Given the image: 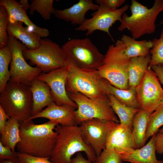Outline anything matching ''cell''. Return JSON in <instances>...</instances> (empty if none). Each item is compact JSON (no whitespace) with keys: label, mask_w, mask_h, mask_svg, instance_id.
Returning <instances> with one entry per match:
<instances>
[{"label":"cell","mask_w":163,"mask_h":163,"mask_svg":"<svg viewBox=\"0 0 163 163\" xmlns=\"http://www.w3.org/2000/svg\"></svg>","instance_id":"cell-46"},{"label":"cell","mask_w":163,"mask_h":163,"mask_svg":"<svg viewBox=\"0 0 163 163\" xmlns=\"http://www.w3.org/2000/svg\"><path fill=\"white\" fill-rule=\"evenodd\" d=\"M72 163H92L88 160L86 159L81 152H78L75 157L72 159Z\"/></svg>","instance_id":"cell-41"},{"label":"cell","mask_w":163,"mask_h":163,"mask_svg":"<svg viewBox=\"0 0 163 163\" xmlns=\"http://www.w3.org/2000/svg\"><path fill=\"white\" fill-rule=\"evenodd\" d=\"M12 59V54L10 47L7 45L0 49V92L5 89L10 81L11 74L8 66Z\"/></svg>","instance_id":"cell-27"},{"label":"cell","mask_w":163,"mask_h":163,"mask_svg":"<svg viewBox=\"0 0 163 163\" xmlns=\"http://www.w3.org/2000/svg\"><path fill=\"white\" fill-rule=\"evenodd\" d=\"M57 125L49 120L37 124L32 120L21 123V141L16 146L18 152L37 157H50L57 136L54 130Z\"/></svg>","instance_id":"cell-1"},{"label":"cell","mask_w":163,"mask_h":163,"mask_svg":"<svg viewBox=\"0 0 163 163\" xmlns=\"http://www.w3.org/2000/svg\"><path fill=\"white\" fill-rule=\"evenodd\" d=\"M30 87L33 100L32 117L40 112L44 107L54 101L50 89L45 82L36 78L33 81Z\"/></svg>","instance_id":"cell-20"},{"label":"cell","mask_w":163,"mask_h":163,"mask_svg":"<svg viewBox=\"0 0 163 163\" xmlns=\"http://www.w3.org/2000/svg\"><path fill=\"white\" fill-rule=\"evenodd\" d=\"M110 104L115 113L118 116L120 123L132 130L133 117L139 109L129 107L121 104L113 95H108Z\"/></svg>","instance_id":"cell-26"},{"label":"cell","mask_w":163,"mask_h":163,"mask_svg":"<svg viewBox=\"0 0 163 163\" xmlns=\"http://www.w3.org/2000/svg\"><path fill=\"white\" fill-rule=\"evenodd\" d=\"M129 62L103 64L97 70L101 76L108 81L113 86L120 89L127 90L129 87L128 70Z\"/></svg>","instance_id":"cell-16"},{"label":"cell","mask_w":163,"mask_h":163,"mask_svg":"<svg viewBox=\"0 0 163 163\" xmlns=\"http://www.w3.org/2000/svg\"><path fill=\"white\" fill-rule=\"evenodd\" d=\"M129 7L126 4L120 8L113 9L99 5L98 9L91 14L92 17L86 18L83 23L75 30L87 31L86 35L87 36L91 34L95 30H100L107 33L111 36L109 31L110 28L117 21H121L123 14Z\"/></svg>","instance_id":"cell-13"},{"label":"cell","mask_w":163,"mask_h":163,"mask_svg":"<svg viewBox=\"0 0 163 163\" xmlns=\"http://www.w3.org/2000/svg\"><path fill=\"white\" fill-rule=\"evenodd\" d=\"M22 24L21 22L9 18L7 27L8 33L21 41L27 49L31 50L37 48L40 45V37L29 30Z\"/></svg>","instance_id":"cell-21"},{"label":"cell","mask_w":163,"mask_h":163,"mask_svg":"<svg viewBox=\"0 0 163 163\" xmlns=\"http://www.w3.org/2000/svg\"><path fill=\"white\" fill-rule=\"evenodd\" d=\"M151 69L155 72L160 82L163 85V67L154 65Z\"/></svg>","instance_id":"cell-40"},{"label":"cell","mask_w":163,"mask_h":163,"mask_svg":"<svg viewBox=\"0 0 163 163\" xmlns=\"http://www.w3.org/2000/svg\"><path fill=\"white\" fill-rule=\"evenodd\" d=\"M129 8L131 15L129 16L125 13L123 14L118 28L119 31L127 29L136 40L145 34L155 32L157 17L163 11V0H155L153 6L150 8L136 0H132Z\"/></svg>","instance_id":"cell-3"},{"label":"cell","mask_w":163,"mask_h":163,"mask_svg":"<svg viewBox=\"0 0 163 163\" xmlns=\"http://www.w3.org/2000/svg\"><path fill=\"white\" fill-rule=\"evenodd\" d=\"M156 134L153 135L148 143L136 149H126L119 155L122 161L131 163H163L156 157L155 145Z\"/></svg>","instance_id":"cell-18"},{"label":"cell","mask_w":163,"mask_h":163,"mask_svg":"<svg viewBox=\"0 0 163 163\" xmlns=\"http://www.w3.org/2000/svg\"><path fill=\"white\" fill-rule=\"evenodd\" d=\"M0 163H20V162L17 156L13 158L0 160Z\"/></svg>","instance_id":"cell-42"},{"label":"cell","mask_w":163,"mask_h":163,"mask_svg":"<svg viewBox=\"0 0 163 163\" xmlns=\"http://www.w3.org/2000/svg\"><path fill=\"white\" fill-rule=\"evenodd\" d=\"M20 163H52L50 161V157H40L17 152Z\"/></svg>","instance_id":"cell-35"},{"label":"cell","mask_w":163,"mask_h":163,"mask_svg":"<svg viewBox=\"0 0 163 163\" xmlns=\"http://www.w3.org/2000/svg\"><path fill=\"white\" fill-rule=\"evenodd\" d=\"M0 105L10 118H16L20 123L28 120L33 106L30 86L9 81L0 93Z\"/></svg>","instance_id":"cell-5"},{"label":"cell","mask_w":163,"mask_h":163,"mask_svg":"<svg viewBox=\"0 0 163 163\" xmlns=\"http://www.w3.org/2000/svg\"><path fill=\"white\" fill-rule=\"evenodd\" d=\"M99 5L94 4L92 0H79L70 7L63 10H54L53 14L57 18L70 21L73 24L82 25L86 18L85 15L89 10L96 11Z\"/></svg>","instance_id":"cell-17"},{"label":"cell","mask_w":163,"mask_h":163,"mask_svg":"<svg viewBox=\"0 0 163 163\" xmlns=\"http://www.w3.org/2000/svg\"><path fill=\"white\" fill-rule=\"evenodd\" d=\"M94 163H123L114 149H104L97 156Z\"/></svg>","instance_id":"cell-33"},{"label":"cell","mask_w":163,"mask_h":163,"mask_svg":"<svg viewBox=\"0 0 163 163\" xmlns=\"http://www.w3.org/2000/svg\"><path fill=\"white\" fill-rule=\"evenodd\" d=\"M23 54L43 73L70 65L68 57L62 47L46 38L41 39L38 47L31 50L27 48L23 51Z\"/></svg>","instance_id":"cell-6"},{"label":"cell","mask_w":163,"mask_h":163,"mask_svg":"<svg viewBox=\"0 0 163 163\" xmlns=\"http://www.w3.org/2000/svg\"><path fill=\"white\" fill-rule=\"evenodd\" d=\"M8 18L6 9L3 6L0 5V49L7 45L8 35L7 31Z\"/></svg>","instance_id":"cell-32"},{"label":"cell","mask_w":163,"mask_h":163,"mask_svg":"<svg viewBox=\"0 0 163 163\" xmlns=\"http://www.w3.org/2000/svg\"><path fill=\"white\" fill-rule=\"evenodd\" d=\"M67 93L78 106L75 111L77 125L84 121L93 119L120 123V120L110 105V101H97L79 93Z\"/></svg>","instance_id":"cell-9"},{"label":"cell","mask_w":163,"mask_h":163,"mask_svg":"<svg viewBox=\"0 0 163 163\" xmlns=\"http://www.w3.org/2000/svg\"><path fill=\"white\" fill-rule=\"evenodd\" d=\"M125 0H95L99 5H103L110 8L117 9L125 2Z\"/></svg>","instance_id":"cell-36"},{"label":"cell","mask_w":163,"mask_h":163,"mask_svg":"<svg viewBox=\"0 0 163 163\" xmlns=\"http://www.w3.org/2000/svg\"><path fill=\"white\" fill-rule=\"evenodd\" d=\"M55 130L57 136L50 159L51 162L72 163V156L81 152H84L88 160L95 162L97 156L92 149L84 141L79 126L57 125Z\"/></svg>","instance_id":"cell-2"},{"label":"cell","mask_w":163,"mask_h":163,"mask_svg":"<svg viewBox=\"0 0 163 163\" xmlns=\"http://www.w3.org/2000/svg\"><path fill=\"white\" fill-rule=\"evenodd\" d=\"M8 34L7 45L12 54L9 81L30 86L33 81L40 75L42 71L37 67H33L26 62L23 52L27 49V47L17 39L10 34Z\"/></svg>","instance_id":"cell-10"},{"label":"cell","mask_w":163,"mask_h":163,"mask_svg":"<svg viewBox=\"0 0 163 163\" xmlns=\"http://www.w3.org/2000/svg\"><path fill=\"white\" fill-rule=\"evenodd\" d=\"M102 84L106 94L113 95L122 104L126 106L139 109L136 95V87L129 86L127 90L118 88L105 79L102 78Z\"/></svg>","instance_id":"cell-22"},{"label":"cell","mask_w":163,"mask_h":163,"mask_svg":"<svg viewBox=\"0 0 163 163\" xmlns=\"http://www.w3.org/2000/svg\"><path fill=\"white\" fill-rule=\"evenodd\" d=\"M117 124L113 121L93 119L80 124V133L84 141L92 149L97 156L106 149L108 135Z\"/></svg>","instance_id":"cell-12"},{"label":"cell","mask_w":163,"mask_h":163,"mask_svg":"<svg viewBox=\"0 0 163 163\" xmlns=\"http://www.w3.org/2000/svg\"><path fill=\"white\" fill-rule=\"evenodd\" d=\"M136 149L132 130L126 127L118 138L114 149L120 155L126 149Z\"/></svg>","instance_id":"cell-30"},{"label":"cell","mask_w":163,"mask_h":163,"mask_svg":"<svg viewBox=\"0 0 163 163\" xmlns=\"http://www.w3.org/2000/svg\"><path fill=\"white\" fill-rule=\"evenodd\" d=\"M10 118L7 115L5 111L0 105V133L2 132L5 125L7 120Z\"/></svg>","instance_id":"cell-39"},{"label":"cell","mask_w":163,"mask_h":163,"mask_svg":"<svg viewBox=\"0 0 163 163\" xmlns=\"http://www.w3.org/2000/svg\"><path fill=\"white\" fill-rule=\"evenodd\" d=\"M69 68L66 85L67 93H79L97 101H110L97 70L81 68L73 65Z\"/></svg>","instance_id":"cell-4"},{"label":"cell","mask_w":163,"mask_h":163,"mask_svg":"<svg viewBox=\"0 0 163 163\" xmlns=\"http://www.w3.org/2000/svg\"><path fill=\"white\" fill-rule=\"evenodd\" d=\"M62 47L68 57L70 65L97 70L104 64V55L88 38L70 39Z\"/></svg>","instance_id":"cell-7"},{"label":"cell","mask_w":163,"mask_h":163,"mask_svg":"<svg viewBox=\"0 0 163 163\" xmlns=\"http://www.w3.org/2000/svg\"><path fill=\"white\" fill-rule=\"evenodd\" d=\"M161 24H163V21L161 22Z\"/></svg>","instance_id":"cell-45"},{"label":"cell","mask_w":163,"mask_h":163,"mask_svg":"<svg viewBox=\"0 0 163 163\" xmlns=\"http://www.w3.org/2000/svg\"><path fill=\"white\" fill-rule=\"evenodd\" d=\"M152 41H137L133 37L123 35L114 45L109 46L104 55V64L123 63L129 62L133 58L146 56L150 54L152 47Z\"/></svg>","instance_id":"cell-8"},{"label":"cell","mask_w":163,"mask_h":163,"mask_svg":"<svg viewBox=\"0 0 163 163\" xmlns=\"http://www.w3.org/2000/svg\"><path fill=\"white\" fill-rule=\"evenodd\" d=\"M75 109L70 105L64 104L59 106L53 102L46 108L31 117L28 120L38 118H44L62 126H78L75 119Z\"/></svg>","instance_id":"cell-15"},{"label":"cell","mask_w":163,"mask_h":163,"mask_svg":"<svg viewBox=\"0 0 163 163\" xmlns=\"http://www.w3.org/2000/svg\"><path fill=\"white\" fill-rule=\"evenodd\" d=\"M0 5L5 7L9 18L24 23L27 26V28L30 31L42 38L46 37L50 35L48 30L38 27L31 21L27 14L26 11L16 0H1Z\"/></svg>","instance_id":"cell-19"},{"label":"cell","mask_w":163,"mask_h":163,"mask_svg":"<svg viewBox=\"0 0 163 163\" xmlns=\"http://www.w3.org/2000/svg\"><path fill=\"white\" fill-rule=\"evenodd\" d=\"M126 127L119 123L110 131L107 137L106 149H114L115 144L118 138Z\"/></svg>","instance_id":"cell-34"},{"label":"cell","mask_w":163,"mask_h":163,"mask_svg":"<svg viewBox=\"0 0 163 163\" xmlns=\"http://www.w3.org/2000/svg\"><path fill=\"white\" fill-rule=\"evenodd\" d=\"M20 123L14 117L7 121L4 129L0 134V142L4 146L10 148L14 152L17 144L21 141L20 134Z\"/></svg>","instance_id":"cell-25"},{"label":"cell","mask_w":163,"mask_h":163,"mask_svg":"<svg viewBox=\"0 0 163 163\" xmlns=\"http://www.w3.org/2000/svg\"><path fill=\"white\" fill-rule=\"evenodd\" d=\"M18 2L25 11L30 9V5L29 4L27 0H21Z\"/></svg>","instance_id":"cell-43"},{"label":"cell","mask_w":163,"mask_h":163,"mask_svg":"<svg viewBox=\"0 0 163 163\" xmlns=\"http://www.w3.org/2000/svg\"><path fill=\"white\" fill-rule=\"evenodd\" d=\"M151 60L150 54L146 56H139L132 58L128 66L129 86L138 85L148 69Z\"/></svg>","instance_id":"cell-23"},{"label":"cell","mask_w":163,"mask_h":163,"mask_svg":"<svg viewBox=\"0 0 163 163\" xmlns=\"http://www.w3.org/2000/svg\"><path fill=\"white\" fill-rule=\"evenodd\" d=\"M136 88L140 109L152 113L163 104V89L151 69H148Z\"/></svg>","instance_id":"cell-11"},{"label":"cell","mask_w":163,"mask_h":163,"mask_svg":"<svg viewBox=\"0 0 163 163\" xmlns=\"http://www.w3.org/2000/svg\"><path fill=\"white\" fill-rule=\"evenodd\" d=\"M155 145L157 153L163 154V133L158 132L156 134Z\"/></svg>","instance_id":"cell-38"},{"label":"cell","mask_w":163,"mask_h":163,"mask_svg":"<svg viewBox=\"0 0 163 163\" xmlns=\"http://www.w3.org/2000/svg\"><path fill=\"white\" fill-rule=\"evenodd\" d=\"M158 132L163 133V128L159 129Z\"/></svg>","instance_id":"cell-44"},{"label":"cell","mask_w":163,"mask_h":163,"mask_svg":"<svg viewBox=\"0 0 163 163\" xmlns=\"http://www.w3.org/2000/svg\"><path fill=\"white\" fill-rule=\"evenodd\" d=\"M152 113L139 109L135 114L132 123V133L136 148H140L145 145V134L149 116Z\"/></svg>","instance_id":"cell-24"},{"label":"cell","mask_w":163,"mask_h":163,"mask_svg":"<svg viewBox=\"0 0 163 163\" xmlns=\"http://www.w3.org/2000/svg\"><path fill=\"white\" fill-rule=\"evenodd\" d=\"M17 156V152H13L10 148L4 146L0 142V160L13 158Z\"/></svg>","instance_id":"cell-37"},{"label":"cell","mask_w":163,"mask_h":163,"mask_svg":"<svg viewBox=\"0 0 163 163\" xmlns=\"http://www.w3.org/2000/svg\"><path fill=\"white\" fill-rule=\"evenodd\" d=\"M53 0H31L29 13L33 14L36 11L45 20H49L55 9L53 7Z\"/></svg>","instance_id":"cell-31"},{"label":"cell","mask_w":163,"mask_h":163,"mask_svg":"<svg viewBox=\"0 0 163 163\" xmlns=\"http://www.w3.org/2000/svg\"><path fill=\"white\" fill-rule=\"evenodd\" d=\"M149 116L145 134L146 141L156 134L163 126V104Z\"/></svg>","instance_id":"cell-28"},{"label":"cell","mask_w":163,"mask_h":163,"mask_svg":"<svg viewBox=\"0 0 163 163\" xmlns=\"http://www.w3.org/2000/svg\"><path fill=\"white\" fill-rule=\"evenodd\" d=\"M152 42L153 46L149 51L151 60L148 69H151L154 65L163 67V28L160 38L154 39Z\"/></svg>","instance_id":"cell-29"},{"label":"cell","mask_w":163,"mask_h":163,"mask_svg":"<svg viewBox=\"0 0 163 163\" xmlns=\"http://www.w3.org/2000/svg\"><path fill=\"white\" fill-rule=\"evenodd\" d=\"M69 66L57 69L47 73H41L37 78L46 83L49 86L54 102L58 105H70L76 109L78 106L68 95L66 80Z\"/></svg>","instance_id":"cell-14"}]
</instances>
